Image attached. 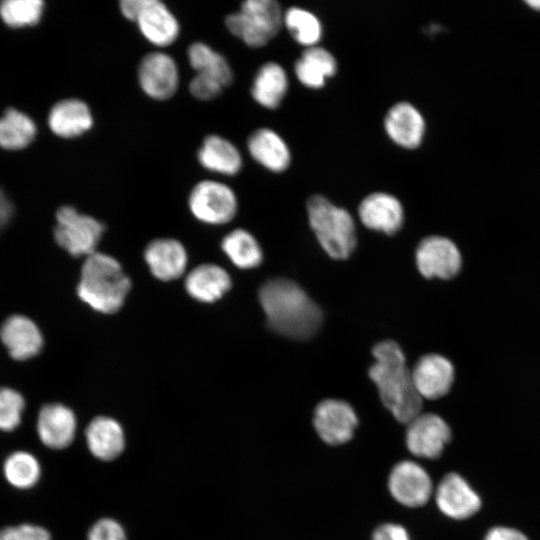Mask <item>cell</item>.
Here are the masks:
<instances>
[{
  "mask_svg": "<svg viewBox=\"0 0 540 540\" xmlns=\"http://www.w3.org/2000/svg\"><path fill=\"white\" fill-rule=\"evenodd\" d=\"M259 300L268 326L283 336L306 340L322 325L321 309L292 280L273 278L266 281L259 290Z\"/></svg>",
  "mask_w": 540,
  "mask_h": 540,
  "instance_id": "cell-1",
  "label": "cell"
},
{
  "mask_svg": "<svg viewBox=\"0 0 540 540\" xmlns=\"http://www.w3.org/2000/svg\"><path fill=\"white\" fill-rule=\"evenodd\" d=\"M372 354L375 362L369 368V377L386 409L400 423L407 424L421 413L423 399L414 386L404 353L398 343L385 340L373 347Z\"/></svg>",
  "mask_w": 540,
  "mask_h": 540,
  "instance_id": "cell-2",
  "label": "cell"
},
{
  "mask_svg": "<svg viewBox=\"0 0 540 540\" xmlns=\"http://www.w3.org/2000/svg\"><path fill=\"white\" fill-rule=\"evenodd\" d=\"M130 288V279L115 258L97 251L86 257L77 293L91 308L106 314L117 312Z\"/></svg>",
  "mask_w": 540,
  "mask_h": 540,
  "instance_id": "cell-3",
  "label": "cell"
},
{
  "mask_svg": "<svg viewBox=\"0 0 540 540\" xmlns=\"http://www.w3.org/2000/svg\"><path fill=\"white\" fill-rule=\"evenodd\" d=\"M310 226L320 245L333 259H347L356 246V229L352 215L322 195L307 201Z\"/></svg>",
  "mask_w": 540,
  "mask_h": 540,
  "instance_id": "cell-4",
  "label": "cell"
},
{
  "mask_svg": "<svg viewBox=\"0 0 540 540\" xmlns=\"http://www.w3.org/2000/svg\"><path fill=\"white\" fill-rule=\"evenodd\" d=\"M284 11L275 0H246L225 17L227 30L251 48L265 46L280 31Z\"/></svg>",
  "mask_w": 540,
  "mask_h": 540,
  "instance_id": "cell-5",
  "label": "cell"
},
{
  "mask_svg": "<svg viewBox=\"0 0 540 540\" xmlns=\"http://www.w3.org/2000/svg\"><path fill=\"white\" fill-rule=\"evenodd\" d=\"M121 15L135 23L141 36L156 48L174 44L181 33V26L173 11L160 0H122Z\"/></svg>",
  "mask_w": 540,
  "mask_h": 540,
  "instance_id": "cell-6",
  "label": "cell"
},
{
  "mask_svg": "<svg viewBox=\"0 0 540 540\" xmlns=\"http://www.w3.org/2000/svg\"><path fill=\"white\" fill-rule=\"evenodd\" d=\"M54 237L59 246L72 256H89L96 252L105 227L96 218L80 213L72 206L60 207L56 213Z\"/></svg>",
  "mask_w": 540,
  "mask_h": 540,
  "instance_id": "cell-7",
  "label": "cell"
},
{
  "mask_svg": "<svg viewBox=\"0 0 540 540\" xmlns=\"http://www.w3.org/2000/svg\"><path fill=\"white\" fill-rule=\"evenodd\" d=\"M188 207L197 220L210 225H222L235 217L238 199L235 191L226 183L203 179L191 188Z\"/></svg>",
  "mask_w": 540,
  "mask_h": 540,
  "instance_id": "cell-8",
  "label": "cell"
},
{
  "mask_svg": "<svg viewBox=\"0 0 540 540\" xmlns=\"http://www.w3.org/2000/svg\"><path fill=\"white\" fill-rule=\"evenodd\" d=\"M136 75L141 91L155 101L171 99L179 88L177 62L163 50L145 54L138 64Z\"/></svg>",
  "mask_w": 540,
  "mask_h": 540,
  "instance_id": "cell-9",
  "label": "cell"
},
{
  "mask_svg": "<svg viewBox=\"0 0 540 540\" xmlns=\"http://www.w3.org/2000/svg\"><path fill=\"white\" fill-rule=\"evenodd\" d=\"M450 439L448 424L437 414L420 413L407 423L406 446L417 457L438 458Z\"/></svg>",
  "mask_w": 540,
  "mask_h": 540,
  "instance_id": "cell-10",
  "label": "cell"
},
{
  "mask_svg": "<svg viewBox=\"0 0 540 540\" xmlns=\"http://www.w3.org/2000/svg\"><path fill=\"white\" fill-rule=\"evenodd\" d=\"M313 425L325 443L337 446L347 443L353 437L358 418L348 402L325 399L314 410Z\"/></svg>",
  "mask_w": 540,
  "mask_h": 540,
  "instance_id": "cell-11",
  "label": "cell"
},
{
  "mask_svg": "<svg viewBox=\"0 0 540 540\" xmlns=\"http://www.w3.org/2000/svg\"><path fill=\"white\" fill-rule=\"evenodd\" d=\"M392 497L401 505L410 508L426 504L432 495L433 485L427 471L411 460L398 462L388 478Z\"/></svg>",
  "mask_w": 540,
  "mask_h": 540,
  "instance_id": "cell-12",
  "label": "cell"
},
{
  "mask_svg": "<svg viewBox=\"0 0 540 540\" xmlns=\"http://www.w3.org/2000/svg\"><path fill=\"white\" fill-rule=\"evenodd\" d=\"M415 255L418 270L426 278L450 279L458 274L462 264L457 246L442 236L424 238Z\"/></svg>",
  "mask_w": 540,
  "mask_h": 540,
  "instance_id": "cell-13",
  "label": "cell"
},
{
  "mask_svg": "<svg viewBox=\"0 0 540 540\" xmlns=\"http://www.w3.org/2000/svg\"><path fill=\"white\" fill-rule=\"evenodd\" d=\"M435 499L439 510L456 520L473 516L481 506L478 494L457 473H448L439 482Z\"/></svg>",
  "mask_w": 540,
  "mask_h": 540,
  "instance_id": "cell-14",
  "label": "cell"
},
{
  "mask_svg": "<svg viewBox=\"0 0 540 540\" xmlns=\"http://www.w3.org/2000/svg\"><path fill=\"white\" fill-rule=\"evenodd\" d=\"M414 386L425 399H438L446 395L454 380L452 363L439 354L422 356L411 370Z\"/></svg>",
  "mask_w": 540,
  "mask_h": 540,
  "instance_id": "cell-15",
  "label": "cell"
},
{
  "mask_svg": "<svg viewBox=\"0 0 540 540\" xmlns=\"http://www.w3.org/2000/svg\"><path fill=\"white\" fill-rule=\"evenodd\" d=\"M76 428L74 412L63 404H45L38 413L37 435L41 443L50 449L68 447L75 437Z\"/></svg>",
  "mask_w": 540,
  "mask_h": 540,
  "instance_id": "cell-16",
  "label": "cell"
},
{
  "mask_svg": "<svg viewBox=\"0 0 540 540\" xmlns=\"http://www.w3.org/2000/svg\"><path fill=\"white\" fill-rule=\"evenodd\" d=\"M358 214L361 222L369 229L387 235L397 233L404 222V209L401 202L392 194L374 192L360 203Z\"/></svg>",
  "mask_w": 540,
  "mask_h": 540,
  "instance_id": "cell-17",
  "label": "cell"
},
{
  "mask_svg": "<svg viewBox=\"0 0 540 540\" xmlns=\"http://www.w3.org/2000/svg\"><path fill=\"white\" fill-rule=\"evenodd\" d=\"M384 130L397 145L415 149L421 145L425 134V120L411 103L401 101L389 108L384 117Z\"/></svg>",
  "mask_w": 540,
  "mask_h": 540,
  "instance_id": "cell-18",
  "label": "cell"
},
{
  "mask_svg": "<svg viewBox=\"0 0 540 540\" xmlns=\"http://www.w3.org/2000/svg\"><path fill=\"white\" fill-rule=\"evenodd\" d=\"M199 165L211 173L224 176L237 175L243 166L238 147L219 134L206 135L196 153Z\"/></svg>",
  "mask_w": 540,
  "mask_h": 540,
  "instance_id": "cell-19",
  "label": "cell"
},
{
  "mask_svg": "<svg viewBox=\"0 0 540 540\" xmlns=\"http://www.w3.org/2000/svg\"><path fill=\"white\" fill-rule=\"evenodd\" d=\"M95 118L89 105L78 98H67L57 102L50 110L48 125L51 131L62 138H76L89 132Z\"/></svg>",
  "mask_w": 540,
  "mask_h": 540,
  "instance_id": "cell-20",
  "label": "cell"
},
{
  "mask_svg": "<svg viewBox=\"0 0 540 540\" xmlns=\"http://www.w3.org/2000/svg\"><path fill=\"white\" fill-rule=\"evenodd\" d=\"M0 338L15 360H27L38 354L43 346L39 328L23 315L8 317L0 327Z\"/></svg>",
  "mask_w": 540,
  "mask_h": 540,
  "instance_id": "cell-21",
  "label": "cell"
},
{
  "mask_svg": "<svg viewBox=\"0 0 540 540\" xmlns=\"http://www.w3.org/2000/svg\"><path fill=\"white\" fill-rule=\"evenodd\" d=\"M249 155L265 169L279 173L291 164V152L285 140L273 129L261 127L247 139Z\"/></svg>",
  "mask_w": 540,
  "mask_h": 540,
  "instance_id": "cell-22",
  "label": "cell"
},
{
  "mask_svg": "<svg viewBox=\"0 0 540 540\" xmlns=\"http://www.w3.org/2000/svg\"><path fill=\"white\" fill-rule=\"evenodd\" d=\"M144 258L151 273L162 281L177 279L184 273L187 265L184 246L171 238L151 241L144 251Z\"/></svg>",
  "mask_w": 540,
  "mask_h": 540,
  "instance_id": "cell-23",
  "label": "cell"
},
{
  "mask_svg": "<svg viewBox=\"0 0 540 540\" xmlns=\"http://www.w3.org/2000/svg\"><path fill=\"white\" fill-rule=\"evenodd\" d=\"M288 86L286 70L279 63L268 61L256 71L250 92L257 104L267 109H275L283 101Z\"/></svg>",
  "mask_w": 540,
  "mask_h": 540,
  "instance_id": "cell-24",
  "label": "cell"
},
{
  "mask_svg": "<svg viewBox=\"0 0 540 540\" xmlns=\"http://www.w3.org/2000/svg\"><path fill=\"white\" fill-rule=\"evenodd\" d=\"M86 441L90 452L98 459L111 461L117 458L125 447V437L121 425L107 416L95 417L86 428Z\"/></svg>",
  "mask_w": 540,
  "mask_h": 540,
  "instance_id": "cell-25",
  "label": "cell"
},
{
  "mask_svg": "<svg viewBox=\"0 0 540 540\" xmlns=\"http://www.w3.org/2000/svg\"><path fill=\"white\" fill-rule=\"evenodd\" d=\"M230 287L229 274L216 264H201L191 270L185 279L186 291L200 302H214L220 299Z\"/></svg>",
  "mask_w": 540,
  "mask_h": 540,
  "instance_id": "cell-26",
  "label": "cell"
},
{
  "mask_svg": "<svg viewBox=\"0 0 540 540\" xmlns=\"http://www.w3.org/2000/svg\"><path fill=\"white\" fill-rule=\"evenodd\" d=\"M294 72L304 86L313 89L323 87L326 80L337 72V61L326 48L312 46L306 48L294 64Z\"/></svg>",
  "mask_w": 540,
  "mask_h": 540,
  "instance_id": "cell-27",
  "label": "cell"
},
{
  "mask_svg": "<svg viewBox=\"0 0 540 540\" xmlns=\"http://www.w3.org/2000/svg\"><path fill=\"white\" fill-rule=\"evenodd\" d=\"M187 59L195 73L212 76L226 88L233 82V70L228 59L207 43H191L187 48Z\"/></svg>",
  "mask_w": 540,
  "mask_h": 540,
  "instance_id": "cell-28",
  "label": "cell"
},
{
  "mask_svg": "<svg viewBox=\"0 0 540 540\" xmlns=\"http://www.w3.org/2000/svg\"><path fill=\"white\" fill-rule=\"evenodd\" d=\"M221 247L239 268H254L262 261V251L258 242L244 229H235L227 234L222 240Z\"/></svg>",
  "mask_w": 540,
  "mask_h": 540,
  "instance_id": "cell-29",
  "label": "cell"
},
{
  "mask_svg": "<svg viewBox=\"0 0 540 540\" xmlns=\"http://www.w3.org/2000/svg\"><path fill=\"white\" fill-rule=\"evenodd\" d=\"M283 25L293 39L306 48L316 46L323 34L319 18L311 11L291 6L284 11Z\"/></svg>",
  "mask_w": 540,
  "mask_h": 540,
  "instance_id": "cell-30",
  "label": "cell"
},
{
  "mask_svg": "<svg viewBox=\"0 0 540 540\" xmlns=\"http://www.w3.org/2000/svg\"><path fill=\"white\" fill-rule=\"evenodd\" d=\"M36 135L34 122L22 112L8 109L0 118V146L21 149L29 145Z\"/></svg>",
  "mask_w": 540,
  "mask_h": 540,
  "instance_id": "cell-31",
  "label": "cell"
},
{
  "mask_svg": "<svg viewBox=\"0 0 540 540\" xmlns=\"http://www.w3.org/2000/svg\"><path fill=\"white\" fill-rule=\"evenodd\" d=\"M3 473L11 486L17 489H30L39 481L41 467L33 454L18 450L5 459Z\"/></svg>",
  "mask_w": 540,
  "mask_h": 540,
  "instance_id": "cell-32",
  "label": "cell"
},
{
  "mask_svg": "<svg viewBox=\"0 0 540 540\" xmlns=\"http://www.w3.org/2000/svg\"><path fill=\"white\" fill-rule=\"evenodd\" d=\"M41 0H6L0 4V16L11 27L37 23L42 15Z\"/></svg>",
  "mask_w": 540,
  "mask_h": 540,
  "instance_id": "cell-33",
  "label": "cell"
},
{
  "mask_svg": "<svg viewBox=\"0 0 540 540\" xmlns=\"http://www.w3.org/2000/svg\"><path fill=\"white\" fill-rule=\"evenodd\" d=\"M25 408L23 396L8 387H0V430L10 432L21 423Z\"/></svg>",
  "mask_w": 540,
  "mask_h": 540,
  "instance_id": "cell-34",
  "label": "cell"
},
{
  "mask_svg": "<svg viewBox=\"0 0 540 540\" xmlns=\"http://www.w3.org/2000/svg\"><path fill=\"white\" fill-rule=\"evenodd\" d=\"M226 87L216 78L195 73L189 82V92L199 101H211L220 96Z\"/></svg>",
  "mask_w": 540,
  "mask_h": 540,
  "instance_id": "cell-35",
  "label": "cell"
},
{
  "mask_svg": "<svg viewBox=\"0 0 540 540\" xmlns=\"http://www.w3.org/2000/svg\"><path fill=\"white\" fill-rule=\"evenodd\" d=\"M0 540H51V536L41 526L24 523L0 529Z\"/></svg>",
  "mask_w": 540,
  "mask_h": 540,
  "instance_id": "cell-36",
  "label": "cell"
},
{
  "mask_svg": "<svg viewBox=\"0 0 540 540\" xmlns=\"http://www.w3.org/2000/svg\"><path fill=\"white\" fill-rule=\"evenodd\" d=\"M87 540H126V534L116 520L103 518L90 528Z\"/></svg>",
  "mask_w": 540,
  "mask_h": 540,
  "instance_id": "cell-37",
  "label": "cell"
},
{
  "mask_svg": "<svg viewBox=\"0 0 540 540\" xmlns=\"http://www.w3.org/2000/svg\"><path fill=\"white\" fill-rule=\"evenodd\" d=\"M372 540H411L407 530L396 523H383L372 534Z\"/></svg>",
  "mask_w": 540,
  "mask_h": 540,
  "instance_id": "cell-38",
  "label": "cell"
},
{
  "mask_svg": "<svg viewBox=\"0 0 540 540\" xmlns=\"http://www.w3.org/2000/svg\"><path fill=\"white\" fill-rule=\"evenodd\" d=\"M484 540H528V538L516 529L498 526L491 528Z\"/></svg>",
  "mask_w": 540,
  "mask_h": 540,
  "instance_id": "cell-39",
  "label": "cell"
},
{
  "mask_svg": "<svg viewBox=\"0 0 540 540\" xmlns=\"http://www.w3.org/2000/svg\"><path fill=\"white\" fill-rule=\"evenodd\" d=\"M12 205L0 189V231L6 226L12 216Z\"/></svg>",
  "mask_w": 540,
  "mask_h": 540,
  "instance_id": "cell-40",
  "label": "cell"
},
{
  "mask_svg": "<svg viewBox=\"0 0 540 540\" xmlns=\"http://www.w3.org/2000/svg\"><path fill=\"white\" fill-rule=\"evenodd\" d=\"M526 3L533 9L540 10V0H528Z\"/></svg>",
  "mask_w": 540,
  "mask_h": 540,
  "instance_id": "cell-41",
  "label": "cell"
}]
</instances>
